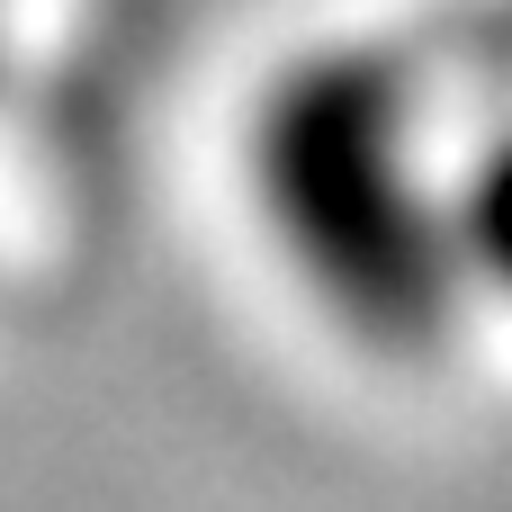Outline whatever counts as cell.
<instances>
[{
  "instance_id": "7a4b0ae2",
  "label": "cell",
  "mask_w": 512,
  "mask_h": 512,
  "mask_svg": "<svg viewBox=\"0 0 512 512\" xmlns=\"http://www.w3.org/2000/svg\"><path fill=\"white\" fill-rule=\"evenodd\" d=\"M450 234L468 297L512 306V126H495L468 162H450Z\"/></svg>"
},
{
  "instance_id": "6da1fadb",
  "label": "cell",
  "mask_w": 512,
  "mask_h": 512,
  "mask_svg": "<svg viewBox=\"0 0 512 512\" xmlns=\"http://www.w3.org/2000/svg\"><path fill=\"white\" fill-rule=\"evenodd\" d=\"M252 207L288 279L360 351H432L468 306L450 162H432V126L396 54L315 45L261 90Z\"/></svg>"
}]
</instances>
